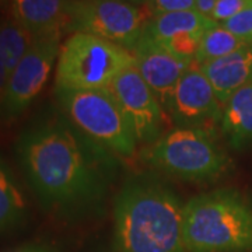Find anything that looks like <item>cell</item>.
Returning a JSON list of instances; mask_svg holds the SVG:
<instances>
[{
    "mask_svg": "<svg viewBox=\"0 0 252 252\" xmlns=\"http://www.w3.org/2000/svg\"><path fill=\"white\" fill-rule=\"evenodd\" d=\"M16 153L42 207L64 216L98 205L117 167L115 154L56 114L30 124L18 137Z\"/></svg>",
    "mask_w": 252,
    "mask_h": 252,
    "instance_id": "obj_1",
    "label": "cell"
},
{
    "mask_svg": "<svg viewBox=\"0 0 252 252\" xmlns=\"http://www.w3.org/2000/svg\"><path fill=\"white\" fill-rule=\"evenodd\" d=\"M117 252H187L184 205L157 181L133 180L114 203Z\"/></svg>",
    "mask_w": 252,
    "mask_h": 252,
    "instance_id": "obj_2",
    "label": "cell"
},
{
    "mask_svg": "<svg viewBox=\"0 0 252 252\" xmlns=\"http://www.w3.org/2000/svg\"><path fill=\"white\" fill-rule=\"evenodd\" d=\"M187 252L252 251V205L240 190L220 188L184 203Z\"/></svg>",
    "mask_w": 252,
    "mask_h": 252,
    "instance_id": "obj_3",
    "label": "cell"
},
{
    "mask_svg": "<svg viewBox=\"0 0 252 252\" xmlns=\"http://www.w3.org/2000/svg\"><path fill=\"white\" fill-rule=\"evenodd\" d=\"M140 160L168 177L187 182H213L231 170V160L213 130L174 127L144 146Z\"/></svg>",
    "mask_w": 252,
    "mask_h": 252,
    "instance_id": "obj_4",
    "label": "cell"
},
{
    "mask_svg": "<svg viewBox=\"0 0 252 252\" xmlns=\"http://www.w3.org/2000/svg\"><path fill=\"white\" fill-rule=\"evenodd\" d=\"M133 64L135 56L125 48L98 36L74 32L61 45L55 89L104 90Z\"/></svg>",
    "mask_w": 252,
    "mask_h": 252,
    "instance_id": "obj_5",
    "label": "cell"
},
{
    "mask_svg": "<svg viewBox=\"0 0 252 252\" xmlns=\"http://www.w3.org/2000/svg\"><path fill=\"white\" fill-rule=\"evenodd\" d=\"M63 115L81 133L121 157H132L139 146L125 114L108 89L72 91L55 89Z\"/></svg>",
    "mask_w": 252,
    "mask_h": 252,
    "instance_id": "obj_6",
    "label": "cell"
},
{
    "mask_svg": "<svg viewBox=\"0 0 252 252\" xmlns=\"http://www.w3.org/2000/svg\"><path fill=\"white\" fill-rule=\"evenodd\" d=\"M152 14L125 0H69L66 32H81L114 42L132 52Z\"/></svg>",
    "mask_w": 252,
    "mask_h": 252,
    "instance_id": "obj_7",
    "label": "cell"
},
{
    "mask_svg": "<svg viewBox=\"0 0 252 252\" xmlns=\"http://www.w3.org/2000/svg\"><path fill=\"white\" fill-rule=\"evenodd\" d=\"M61 51V35L36 36L28 52L10 73L0 101V124L20 118L44 90Z\"/></svg>",
    "mask_w": 252,
    "mask_h": 252,
    "instance_id": "obj_8",
    "label": "cell"
},
{
    "mask_svg": "<svg viewBox=\"0 0 252 252\" xmlns=\"http://www.w3.org/2000/svg\"><path fill=\"white\" fill-rule=\"evenodd\" d=\"M108 90L125 114L137 144L149 146L167 132L170 117L135 64L121 73Z\"/></svg>",
    "mask_w": 252,
    "mask_h": 252,
    "instance_id": "obj_9",
    "label": "cell"
},
{
    "mask_svg": "<svg viewBox=\"0 0 252 252\" xmlns=\"http://www.w3.org/2000/svg\"><path fill=\"white\" fill-rule=\"evenodd\" d=\"M167 114L177 127L213 130V125L220 124L223 104L205 73L195 63L178 81Z\"/></svg>",
    "mask_w": 252,
    "mask_h": 252,
    "instance_id": "obj_10",
    "label": "cell"
},
{
    "mask_svg": "<svg viewBox=\"0 0 252 252\" xmlns=\"http://www.w3.org/2000/svg\"><path fill=\"white\" fill-rule=\"evenodd\" d=\"M132 54L135 56L137 72L167 112L172 93L181 77L190 66H193V59L175 54L144 32L132 49Z\"/></svg>",
    "mask_w": 252,
    "mask_h": 252,
    "instance_id": "obj_11",
    "label": "cell"
},
{
    "mask_svg": "<svg viewBox=\"0 0 252 252\" xmlns=\"http://www.w3.org/2000/svg\"><path fill=\"white\" fill-rule=\"evenodd\" d=\"M215 24V20L199 14L196 10L172 11L152 16L144 34L161 42L175 54L193 59L202 35Z\"/></svg>",
    "mask_w": 252,
    "mask_h": 252,
    "instance_id": "obj_12",
    "label": "cell"
},
{
    "mask_svg": "<svg viewBox=\"0 0 252 252\" xmlns=\"http://www.w3.org/2000/svg\"><path fill=\"white\" fill-rule=\"evenodd\" d=\"M199 67L210 81L219 101L224 104L234 93L252 84V45L248 42L233 54Z\"/></svg>",
    "mask_w": 252,
    "mask_h": 252,
    "instance_id": "obj_13",
    "label": "cell"
},
{
    "mask_svg": "<svg viewBox=\"0 0 252 252\" xmlns=\"http://www.w3.org/2000/svg\"><path fill=\"white\" fill-rule=\"evenodd\" d=\"M10 16L34 38L66 32L69 0H9Z\"/></svg>",
    "mask_w": 252,
    "mask_h": 252,
    "instance_id": "obj_14",
    "label": "cell"
},
{
    "mask_svg": "<svg viewBox=\"0 0 252 252\" xmlns=\"http://www.w3.org/2000/svg\"><path fill=\"white\" fill-rule=\"evenodd\" d=\"M220 126L234 150L252 147V84L234 93L223 104Z\"/></svg>",
    "mask_w": 252,
    "mask_h": 252,
    "instance_id": "obj_15",
    "label": "cell"
},
{
    "mask_svg": "<svg viewBox=\"0 0 252 252\" xmlns=\"http://www.w3.org/2000/svg\"><path fill=\"white\" fill-rule=\"evenodd\" d=\"M28 202L9 164L0 157V234L26 224Z\"/></svg>",
    "mask_w": 252,
    "mask_h": 252,
    "instance_id": "obj_16",
    "label": "cell"
},
{
    "mask_svg": "<svg viewBox=\"0 0 252 252\" xmlns=\"http://www.w3.org/2000/svg\"><path fill=\"white\" fill-rule=\"evenodd\" d=\"M34 42L32 34L9 16L0 24V59L9 74L27 54Z\"/></svg>",
    "mask_w": 252,
    "mask_h": 252,
    "instance_id": "obj_17",
    "label": "cell"
},
{
    "mask_svg": "<svg viewBox=\"0 0 252 252\" xmlns=\"http://www.w3.org/2000/svg\"><path fill=\"white\" fill-rule=\"evenodd\" d=\"M245 44L248 42L240 39L238 36L231 34L228 30H225L221 24L216 23L200 38L193 62L196 66H202L207 62H212V61H216L223 56L233 54L234 51L240 49Z\"/></svg>",
    "mask_w": 252,
    "mask_h": 252,
    "instance_id": "obj_18",
    "label": "cell"
},
{
    "mask_svg": "<svg viewBox=\"0 0 252 252\" xmlns=\"http://www.w3.org/2000/svg\"><path fill=\"white\" fill-rule=\"evenodd\" d=\"M221 24L225 30H228L231 34L238 36L240 39H243L245 42H251L252 41V4L250 7L244 9L241 13H238L237 16L227 20L224 23H219Z\"/></svg>",
    "mask_w": 252,
    "mask_h": 252,
    "instance_id": "obj_19",
    "label": "cell"
},
{
    "mask_svg": "<svg viewBox=\"0 0 252 252\" xmlns=\"http://www.w3.org/2000/svg\"><path fill=\"white\" fill-rule=\"evenodd\" d=\"M196 0H149L146 7L152 16L172 13V11H189L195 10Z\"/></svg>",
    "mask_w": 252,
    "mask_h": 252,
    "instance_id": "obj_20",
    "label": "cell"
},
{
    "mask_svg": "<svg viewBox=\"0 0 252 252\" xmlns=\"http://www.w3.org/2000/svg\"><path fill=\"white\" fill-rule=\"evenodd\" d=\"M251 4L252 0H219L212 20H215L216 23H224L241 13L244 9L250 7Z\"/></svg>",
    "mask_w": 252,
    "mask_h": 252,
    "instance_id": "obj_21",
    "label": "cell"
},
{
    "mask_svg": "<svg viewBox=\"0 0 252 252\" xmlns=\"http://www.w3.org/2000/svg\"><path fill=\"white\" fill-rule=\"evenodd\" d=\"M4 252H58L55 250L52 245L44 243H32V244H26V245H21L17 248H13L9 251Z\"/></svg>",
    "mask_w": 252,
    "mask_h": 252,
    "instance_id": "obj_22",
    "label": "cell"
},
{
    "mask_svg": "<svg viewBox=\"0 0 252 252\" xmlns=\"http://www.w3.org/2000/svg\"><path fill=\"white\" fill-rule=\"evenodd\" d=\"M219 0H196V6L195 10L198 11L199 14L205 16L207 18H212L213 11L216 9V4Z\"/></svg>",
    "mask_w": 252,
    "mask_h": 252,
    "instance_id": "obj_23",
    "label": "cell"
},
{
    "mask_svg": "<svg viewBox=\"0 0 252 252\" xmlns=\"http://www.w3.org/2000/svg\"><path fill=\"white\" fill-rule=\"evenodd\" d=\"M9 72L4 66V63L1 62L0 59V101L3 98V94L6 91V87H7V81H9Z\"/></svg>",
    "mask_w": 252,
    "mask_h": 252,
    "instance_id": "obj_24",
    "label": "cell"
},
{
    "mask_svg": "<svg viewBox=\"0 0 252 252\" xmlns=\"http://www.w3.org/2000/svg\"><path fill=\"white\" fill-rule=\"evenodd\" d=\"M125 1L133 3V4H137V6H146L149 0H125Z\"/></svg>",
    "mask_w": 252,
    "mask_h": 252,
    "instance_id": "obj_25",
    "label": "cell"
},
{
    "mask_svg": "<svg viewBox=\"0 0 252 252\" xmlns=\"http://www.w3.org/2000/svg\"><path fill=\"white\" fill-rule=\"evenodd\" d=\"M1 23H3V20H1V16H0V24H1Z\"/></svg>",
    "mask_w": 252,
    "mask_h": 252,
    "instance_id": "obj_26",
    "label": "cell"
},
{
    "mask_svg": "<svg viewBox=\"0 0 252 252\" xmlns=\"http://www.w3.org/2000/svg\"><path fill=\"white\" fill-rule=\"evenodd\" d=\"M250 44H251V45H252V41H251V42H250Z\"/></svg>",
    "mask_w": 252,
    "mask_h": 252,
    "instance_id": "obj_27",
    "label": "cell"
},
{
    "mask_svg": "<svg viewBox=\"0 0 252 252\" xmlns=\"http://www.w3.org/2000/svg\"><path fill=\"white\" fill-rule=\"evenodd\" d=\"M0 1H4V0H0Z\"/></svg>",
    "mask_w": 252,
    "mask_h": 252,
    "instance_id": "obj_28",
    "label": "cell"
}]
</instances>
